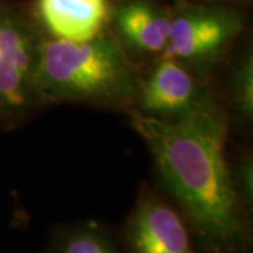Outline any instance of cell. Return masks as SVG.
Masks as SVG:
<instances>
[{
	"label": "cell",
	"instance_id": "cell-1",
	"mask_svg": "<svg viewBox=\"0 0 253 253\" xmlns=\"http://www.w3.org/2000/svg\"><path fill=\"white\" fill-rule=\"evenodd\" d=\"M129 116L201 253H251L252 214L238 197L226 161L225 113L215 107L179 121H161L135 110Z\"/></svg>",
	"mask_w": 253,
	"mask_h": 253
},
{
	"label": "cell",
	"instance_id": "cell-2",
	"mask_svg": "<svg viewBox=\"0 0 253 253\" xmlns=\"http://www.w3.org/2000/svg\"><path fill=\"white\" fill-rule=\"evenodd\" d=\"M139 75L134 61L106 30L87 41L42 37L37 89L41 104L87 103L135 106Z\"/></svg>",
	"mask_w": 253,
	"mask_h": 253
},
{
	"label": "cell",
	"instance_id": "cell-3",
	"mask_svg": "<svg viewBox=\"0 0 253 253\" xmlns=\"http://www.w3.org/2000/svg\"><path fill=\"white\" fill-rule=\"evenodd\" d=\"M42 37L23 14L0 3V124L14 126L41 104L37 89Z\"/></svg>",
	"mask_w": 253,
	"mask_h": 253
},
{
	"label": "cell",
	"instance_id": "cell-4",
	"mask_svg": "<svg viewBox=\"0 0 253 253\" xmlns=\"http://www.w3.org/2000/svg\"><path fill=\"white\" fill-rule=\"evenodd\" d=\"M244 30L239 11L221 3H191L172 11V27L162 56L199 75L225 58Z\"/></svg>",
	"mask_w": 253,
	"mask_h": 253
},
{
	"label": "cell",
	"instance_id": "cell-5",
	"mask_svg": "<svg viewBox=\"0 0 253 253\" xmlns=\"http://www.w3.org/2000/svg\"><path fill=\"white\" fill-rule=\"evenodd\" d=\"M118 242L124 253H201L179 207L149 187L139 191Z\"/></svg>",
	"mask_w": 253,
	"mask_h": 253
},
{
	"label": "cell",
	"instance_id": "cell-6",
	"mask_svg": "<svg viewBox=\"0 0 253 253\" xmlns=\"http://www.w3.org/2000/svg\"><path fill=\"white\" fill-rule=\"evenodd\" d=\"M135 111L161 121H179L218 104L199 75L176 59L159 56L139 78Z\"/></svg>",
	"mask_w": 253,
	"mask_h": 253
},
{
	"label": "cell",
	"instance_id": "cell-7",
	"mask_svg": "<svg viewBox=\"0 0 253 253\" xmlns=\"http://www.w3.org/2000/svg\"><path fill=\"white\" fill-rule=\"evenodd\" d=\"M172 27V10L159 0H117L110 4L107 30L131 61L162 56Z\"/></svg>",
	"mask_w": 253,
	"mask_h": 253
},
{
	"label": "cell",
	"instance_id": "cell-8",
	"mask_svg": "<svg viewBox=\"0 0 253 253\" xmlns=\"http://www.w3.org/2000/svg\"><path fill=\"white\" fill-rule=\"evenodd\" d=\"M36 4L49 38L87 41L109 26V0H36Z\"/></svg>",
	"mask_w": 253,
	"mask_h": 253
},
{
	"label": "cell",
	"instance_id": "cell-9",
	"mask_svg": "<svg viewBox=\"0 0 253 253\" xmlns=\"http://www.w3.org/2000/svg\"><path fill=\"white\" fill-rule=\"evenodd\" d=\"M46 253H124L109 229L96 221L59 226Z\"/></svg>",
	"mask_w": 253,
	"mask_h": 253
},
{
	"label": "cell",
	"instance_id": "cell-10",
	"mask_svg": "<svg viewBox=\"0 0 253 253\" xmlns=\"http://www.w3.org/2000/svg\"><path fill=\"white\" fill-rule=\"evenodd\" d=\"M229 97L236 114L245 121L253 118V55L245 49L234 63L229 78Z\"/></svg>",
	"mask_w": 253,
	"mask_h": 253
},
{
	"label": "cell",
	"instance_id": "cell-11",
	"mask_svg": "<svg viewBox=\"0 0 253 253\" xmlns=\"http://www.w3.org/2000/svg\"><path fill=\"white\" fill-rule=\"evenodd\" d=\"M232 180L235 186L238 197L242 201L244 207L252 214L253 210V163L251 158L245 156L235 169L231 168Z\"/></svg>",
	"mask_w": 253,
	"mask_h": 253
},
{
	"label": "cell",
	"instance_id": "cell-12",
	"mask_svg": "<svg viewBox=\"0 0 253 253\" xmlns=\"http://www.w3.org/2000/svg\"><path fill=\"white\" fill-rule=\"evenodd\" d=\"M222 0H193V3H219Z\"/></svg>",
	"mask_w": 253,
	"mask_h": 253
}]
</instances>
